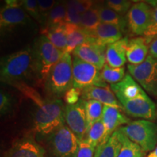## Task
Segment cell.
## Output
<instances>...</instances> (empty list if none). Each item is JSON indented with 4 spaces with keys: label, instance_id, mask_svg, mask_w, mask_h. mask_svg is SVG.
<instances>
[{
    "label": "cell",
    "instance_id": "cell-1",
    "mask_svg": "<svg viewBox=\"0 0 157 157\" xmlns=\"http://www.w3.org/2000/svg\"><path fill=\"white\" fill-rule=\"evenodd\" d=\"M13 87L34 103L37 107L34 115V129L42 135H50L64 124L65 107L60 99L43 98L36 90L21 82Z\"/></svg>",
    "mask_w": 157,
    "mask_h": 157
},
{
    "label": "cell",
    "instance_id": "cell-2",
    "mask_svg": "<svg viewBox=\"0 0 157 157\" xmlns=\"http://www.w3.org/2000/svg\"><path fill=\"white\" fill-rule=\"evenodd\" d=\"M30 76H34L32 50L27 48L2 58L0 78L5 83L14 86Z\"/></svg>",
    "mask_w": 157,
    "mask_h": 157
},
{
    "label": "cell",
    "instance_id": "cell-3",
    "mask_svg": "<svg viewBox=\"0 0 157 157\" xmlns=\"http://www.w3.org/2000/svg\"><path fill=\"white\" fill-rule=\"evenodd\" d=\"M74 87L73 66L70 53L64 52L60 60L51 68L43 88L48 98L60 99Z\"/></svg>",
    "mask_w": 157,
    "mask_h": 157
},
{
    "label": "cell",
    "instance_id": "cell-4",
    "mask_svg": "<svg viewBox=\"0 0 157 157\" xmlns=\"http://www.w3.org/2000/svg\"><path fill=\"white\" fill-rule=\"evenodd\" d=\"M31 50L34 61V78L38 84L43 86L51 68L60 60L64 52L55 47L43 35L35 40Z\"/></svg>",
    "mask_w": 157,
    "mask_h": 157
},
{
    "label": "cell",
    "instance_id": "cell-5",
    "mask_svg": "<svg viewBox=\"0 0 157 157\" xmlns=\"http://www.w3.org/2000/svg\"><path fill=\"white\" fill-rule=\"evenodd\" d=\"M144 152L153 151L157 146V124L147 119L130 121L119 129Z\"/></svg>",
    "mask_w": 157,
    "mask_h": 157
},
{
    "label": "cell",
    "instance_id": "cell-6",
    "mask_svg": "<svg viewBox=\"0 0 157 157\" xmlns=\"http://www.w3.org/2000/svg\"><path fill=\"white\" fill-rule=\"evenodd\" d=\"M129 74L145 91L157 97V58L148 55L143 63L128 64Z\"/></svg>",
    "mask_w": 157,
    "mask_h": 157
},
{
    "label": "cell",
    "instance_id": "cell-7",
    "mask_svg": "<svg viewBox=\"0 0 157 157\" xmlns=\"http://www.w3.org/2000/svg\"><path fill=\"white\" fill-rule=\"evenodd\" d=\"M79 140L65 124L50 134V148L56 157H76Z\"/></svg>",
    "mask_w": 157,
    "mask_h": 157
},
{
    "label": "cell",
    "instance_id": "cell-8",
    "mask_svg": "<svg viewBox=\"0 0 157 157\" xmlns=\"http://www.w3.org/2000/svg\"><path fill=\"white\" fill-rule=\"evenodd\" d=\"M74 87L83 90L90 86L105 87L108 84L101 77V70L76 56L72 58Z\"/></svg>",
    "mask_w": 157,
    "mask_h": 157
},
{
    "label": "cell",
    "instance_id": "cell-9",
    "mask_svg": "<svg viewBox=\"0 0 157 157\" xmlns=\"http://www.w3.org/2000/svg\"><path fill=\"white\" fill-rule=\"evenodd\" d=\"M154 7L146 3H135L127 13V27L132 34L144 36L151 25L154 18Z\"/></svg>",
    "mask_w": 157,
    "mask_h": 157
},
{
    "label": "cell",
    "instance_id": "cell-10",
    "mask_svg": "<svg viewBox=\"0 0 157 157\" xmlns=\"http://www.w3.org/2000/svg\"><path fill=\"white\" fill-rule=\"evenodd\" d=\"M118 101L123 111L130 117L147 120L157 119L156 104L152 101L145 91L131 99H119Z\"/></svg>",
    "mask_w": 157,
    "mask_h": 157
},
{
    "label": "cell",
    "instance_id": "cell-11",
    "mask_svg": "<svg viewBox=\"0 0 157 157\" xmlns=\"http://www.w3.org/2000/svg\"><path fill=\"white\" fill-rule=\"evenodd\" d=\"M64 119L68 128L76 135L78 140H83L87 131L85 101L81 98L77 103L66 105L64 110Z\"/></svg>",
    "mask_w": 157,
    "mask_h": 157
},
{
    "label": "cell",
    "instance_id": "cell-12",
    "mask_svg": "<svg viewBox=\"0 0 157 157\" xmlns=\"http://www.w3.org/2000/svg\"><path fill=\"white\" fill-rule=\"evenodd\" d=\"M105 49L106 47L102 46L96 42H87L78 46L72 54L101 71L104 65L106 63Z\"/></svg>",
    "mask_w": 157,
    "mask_h": 157
},
{
    "label": "cell",
    "instance_id": "cell-13",
    "mask_svg": "<svg viewBox=\"0 0 157 157\" xmlns=\"http://www.w3.org/2000/svg\"><path fill=\"white\" fill-rule=\"evenodd\" d=\"M31 19L27 12L22 7H10L4 6L0 11L1 31H9L19 25L31 23Z\"/></svg>",
    "mask_w": 157,
    "mask_h": 157
},
{
    "label": "cell",
    "instance_id": "cell-14",
    "mask_svg": "<svg viewBox=\"0 0 157 157\" xmlns=\"http://www.w3.org/2000/svg\"><path fill=\"white\" fill-rule=\"evenodd\" d=\"M7 157H45V151L32 137H23L12 146Z\"/></svg>",
    "mask_w": 157,
    "mask_h": 157
},
{
    "label": "cell",
    "instance_id": "cell-15",
    "mask_svg": "<svg viewBox=\"0 0 157 157\" xmlns=\"http://www.w3.org/2000/svg\"><path fill=\"white\" fill-rule=\"evenodd\" d=\"M82 99L84 101L95 100L104 105L115 107L122 109L120 103L116 97L115 94L111 90V86H90L82 90Z\"/></svg>",
    "mask_w": 157,
    "mask_h": 157
},
{
    "label": "cell",
    "instance_id": "cell-16",
    "mask_svg": "<svg viewBox=\"0 0 157 157\" xmlns=\"http://www.w3.org/2000/svg\"><path fill=\"white\" fill-rule=\"evenodd\" d=\"M148 44L145 36H136L129 39L126 46V57L129 64H140L146 60L149 52Z\"/></svg>",
    "mask_w": 157,
    "mask_h": 157
},
{
    "label": "cell",
    "instance_id": "cell-17",
    "mask_svg": "<svg viewBox=\"0 0 157 157\" xmlns=\"http://www.w3.org/2000/svg\"><path fill=\"white\" fill-rule=\"evenodd\" d=\"M102 120L103 121L106 132V140L115 131L121 127L130 122V119L121 112L120 109L115 107L104 105Z\"/></svg>",
    "mask_w": 157,
    "mask_h": 157
},
{
    "label": "cell",
    "instance_id": "cell-18",
    "mask_svg": "<svg viewBox=\"0 0 157 157\" xmlns=\"http://www.w3.org/2000/svg\"><path fill=\"white\" fill-rule=\"evenodd\" d=\"M124 31L119 25L111 23H101L94 31L93 36L95 37L96 43L107 47L120 40L123 37Z\"/></svg>",
    "mask_w": 157,
    "mask_h": 157
},
{
    "label": "cell",
    "instance_id": "cell-19",
    "mask_svg": "<svg viewBox=\"0 0 157 157\" xmlns=\"http://www.w3.org/2000/svg\"><path fill=\"white\" fill-rule=\"evenodd\" d=\"M111 88L118 100L131 99L144 92L141 86L130 74H127L121 82L111 84Z\"/></svg>",
    "mask_w": 157,
    "mask_h": 157
},
{
    "label": "cell",
    "instance_id": "cell-20",
    "mask_svg": "<svg viewBox=\"0 0 157 157\" xmlns=\"http://www.w3.org/2000/svg\"><path fill=\"white\" fill-rule=\"evenodd\" d=\"M129 39L124 37L113 44L108 45L105 49L106 63L113 68L124 67L127 61L126 46Z\"/></svg>",
    "mask_w": 157,
    "mask_h": 157
},
{
    "label": "cell",
    "instance_id": "cell-21",
    "mask_svg": "<svg viewBox=\"0 0 157 157\" xmlns=\"http://www.w3.org/2000/svg\"><path fill=\"white\" fill-rule=\"evenodd\" d=\"M68 44L66 52L72 53L78 46L87 42H96L95 36H92L78 25L66 23Z\"/></svg>",
    "mask_w": 157,
    "mask_h": 157
},
{
    "label": "cell",
    "instance_id": "cell-22",
    "mask_svg": "<svg viewBox=\"0 0 157 157\" xmlns=\"http://www.w3.org/2000/svg\"><path fill=\"white\" fill-rule=\"evenodd\" d=\"M41 34L46 36L51 43L60 50L66 52L67 49L68 38L65 24L45 25L40 31Z\"/></svg>",
    "mask_w": 157,
    "mask_h": 157
},
{
    "label": "cell",
    "instance_id": "cell-23",
    "mask_svg": "<svg viewBox=\"0 0 157 157\" xmlns=\"http://www.w3.org/2000/svg\"><path fill=\"white\" fill-rule=\"evenodd\" d=\"M121 146L119 132L117 130L96 148L95 157H117Z\"/></svg>",
    "mask_w": 157,
    "mask_h": 157
},
{
    "label": "cell",
    "instance_id": "cell-24",
    "mask_svg": "<svg viewBox=\"0 0 157 157\" xmlns=\"http://www.w3.org/2000/svg\"><path fill=\"white\" fill-rule=\"evenodd\" d=\"M98 7L99 10V15L101 23H111V24L119 25L122 29L124 32H125L127 26L126 17L119 15V13L113 10L107 5H100Z\"/></svg>",
    "mask_w": 157,
    "mask_h": 157
},
{
    "label": "cell",
    "instance_id": "cell-25",
    "mask_svg": "<svg viewBox=\"0 0 157 157\" xmlns=\"http://www.w3.org/2000/svg\"><path fill=\"white\" fill-rule=\"evenodd\" d=\"M101 23L98 7L93 5L91 8L82 14L79 26L93 36L94 31Z\"/></svg>",
    "mask_w": 157,
    "mask_h": 157
},
{
    "label": "cell",
    "instance_id": "cell-26",
    "mask_svg": "<svg viewBox=\"0 0 157 157\" xmlns=\"http://www.w3.org/2000/svg\"><path fill=\"white\" fill-rule=\"evenodd\" d=\"M119 132L121 146L117 157H144L145 152L138 145L129 140L119 130Z\"/></svg>",
    "mask_w": 157,
    "mask_h": 157
},
{
    "label": "cell",
    "instance_id": "cell-27",
    "mask_svg": "<svg viewBox=\"0 0 157 157\" xmlns=\"http://www.w3.org/2000/svg\"><path fill=\"white\" fill-rule=\"evenodd\" d=\"M84 138L87 139L90 143H92L95 147H98L101 143L106 140L105 127L102 119L96 121L90 127Z\"/></svg>",
    "mask_w": 157,
    "mask_h": 157
},
{
    "label": "cell",
    "instance_id": "cell-28",
    "mask_svg": "<svg viewBox=\"0 0 157 157\" xmlns=\"http://www.w3.org/2000/svg\"><path fill=\"white\" fill-rule=\"evenodd\" d=\"M103 106V104L95 101V100L85 101L86 114H87V130L93 124H95L96 121H99L100 119H102Z\"/></svg>",
    "mask_w": 157,
    "mask_h": 157
},
{
    "label": "cell",
    "instance_id": "cell-29",
    "mask_svg": "<svg viewBox=\"0 0 157 157\" xmlns=\"http://www.w3.org/2000/svg\"><path fill=\"white\" fill-rule=\"evenodd\" d=\"M66 4L63 2L57 3L56 6L51 10L46 18V25H62L66 23Z\"/></svg>",
    "mask_w": 157,
    "mask_h": 157
},
{
    "label": "cell",
    "instance_id": "cell-30",
    "mask_svg": "<svg viewBox=\"0 0 157 157\" xmlns=\"http://www.w3.org/2000/svg\"><path fill=\"white\" fill-rule=\"evenodd\" d=\"M101 77L106 83L111 84L118 83L124 78L125 69L124 67L113 68L105 63L101 71Z\"/></svg>",
    "mask_w": 157,
    "mask_h": 157
},
{
    "label": "cell",
    "instance_id": "cell-31",
    "mask_svg": "<svg viewBox=\"0 0 157 157\" xmlns=\"http://www.w3.org/2000/svg\"><path fill=\"white\" fill-rule=\"evenodd\" d=\"M108 7L121 15H124L132 7L130 0H105Z\"/></svg>",
    "mask_w": 157,
    "mask_h": 157
},
{
    "label": "cell",
    "instance_id": "cell-32",
    "mask_svg": "<svg viewBox=\"0 0 157 157\" xmlns=\"http://www.w3.org/2000/svg\"><path fill=\"white\" fill-rule=\"evenodd\" d=\"M23 7L27 13L39 23H44V19L39 11L37 0H24Z\"/></svg>",
    "mask_w": 157,
    "mask_h": 157
},
{
    "label": "cell",
    "instance_id": "cell-33",
    "mask_svg": "<svg viewBox=\"0 0 157 157\" xmlns=\"http://www.w3.org/2000/svg\"><path fill=\"white\" fill-rule=\"evenodd\" d=\"M96 148L87 139L84 138L79 141L76 157H95Z\"/></svg>",
    "mask_w": 157,
    "mask_h": 157
},
{
    "label": "cell",
    "instance_id": "cell-34",
    "mask_svg": "<svg viewBox=\"0 0 157 157\" xmlns=\"http://www.w3.org/2000/svg\"><path fill=\"white\" fill-rule=\"evenodd\" d=\"M82 90L76 87H71L66 92L63 96L64 101L67 105H73L77 103L82 98Z\"/></svg>",
    "mask_w": 157,
    "mask_h": 157
},
{
    "label": "cell",
    "instance_id": "cell-35",
    "mask_svg": "<svg viewBox=\"0 0 157 157\" xmlns=\"http://www.w3.org/2000/svg\"><path fill=\"white\" fill-rule=\"evenodd\" d=\"M66 4L73 6L81 14L88 10L94 5L93 0H67Z\"/></svg>",
    "mask_w": 157,
    "mask_h": 157
},
{
    "label": "cell",
    "instance_id": "cell-36",
    "mask_svg": "<svg viewBox=\"0 0 157 157\" xmlns=\"http://www.w3.org/2000/svg\"><path fill=\"white\" fill-rule=\"evenodd\" d=\"M66 10H67V15H66V23L79 25L80 23H81V19H82L81 13H78V12L74 8L73 6L67 5V4H66Z\"/></svg>",
    "mask_w": 157,
    "mask_h": 157
},
{
    "label": "cell",
    "instance_id": "cell-37",
    "mask_svg": "<svg viewBox=\"0 0 157 157\" xmlns=\"http://www.w3.org/2000/svg\"><path fill=\"white\" fill-rule=\"evenodd\" d=\"M12 98L8 93L3 92L0 93V112L2 115H5L9 113L12 109Z\"/></svg>",
    "mask_w": 157,
    "mask_h": 157
},
{
    "label": "cell",
    "instance_id": "cell-38",
    "mask_svg": "<svg viewBox=\"0 0 157 157\" xmlns=\"http://www.w3.org/2000/svg\"><path fill=\"white\" fill-rule=\"evenodd\" d=\"M37 2L39 11L45 22L48 13L56 6L57 2L56 0H37Z\"/></svg>",
    "mask_w": 157,
    "mask_h": 157
},
{
    "label": "cell",
    "instance_id": "cell-39",
    "mask_svg": "<svg viewBox=\"0 0 157 157\" xmlns=\"http://www.w3.org/2000/svg\"><path fill=\"white\" fill-rule=\"evenodd\" d=\"M156 35H157V6L154 8V18H153L151 25L146 31L144 36L146 37L149 44V41L151 40V39H152Z\"/></svg>",
    "mask_w": 157,
    "mask_h": 157
},
{
    "label": "cell",
    "instance_id": "cell-40",
    "mask_svg": "<svg viewBox=\"0 0 157 157\" xmlns=\"http://www.w3.org/2000/svg\"><path fill=\"white\" fill-rule=\"evenodd\" d=\"M149 55L157 58V35L149 41Z\"/></svg>",
    "mask_w": 157,
    "mask_h": 157
},
{
    "label": "cell",
    "instance_id": "cell-41",
    "mask_svg": "<svg viewBox=\"0 0 157 157\" xmlns=\"http://www.w3.org/2000/svg\"><path fill=\"white\" fill-rule=\"evenodd\" d=\"M5 6L10 7H21L23 5L24 0H4Z\"/></svg>",
    "mask_w": 157,
    "mask_h": 157
},
{
    "label": "cell",
    "instance_id": "cell-42",
    "mask_svg": "<svg viewBox=\"0 0 157 157\" xmlns=\"http://www.w3.org/2000/svg\"><path fill=\"white\" fill-rule=\"evenodd\" d=\"M132 2L138 3V2H143L146 3L148 5L152 6L153 7H156L157 6V0H130Z\"/></svg>",
    "mask_w": 157,
    "mask_h": 157
},
{
    "label": "cell",
    "instance_id": "cell-43",
    "mask_svg": "<svg viewBox=\"0 0 157 157\" xmlns=\"http://www.w3.org/2000/svg\"><path fill=\"white\" fill-rule=\"evenodd\" d=\"M148 157H157V146L155 148V149L153 151H151L149 154Z\"/></svg>",
    "mask_w": 157,
    "mask_h": 157
},
{
    "label": "cell",
    "instance_id": "cell-44",
    "mask_svg": "<svg viewBox=\"0 0 157 157\" xmlns=\"http://www.w3.org/2000/svg\"><path fill=\"white\" fill-rule=\"evenodd\" d=\"M104 1H105V0H93L94 5L100 6V5H100V4H101L102 2H103Z\"/></svg>",
    "mask_w": 157,
    "mask_h": 157
},
{
    "label": "cell",
    "instance_id": "cell-45",
    "mask_svg": "<svg viewBox=\"0 0 157 157\" xmlns=\"http://www.w3.org/2000/svg\"><path fill=\"white\" fill-rule=\"evenodd\" d=\"M59 2H63V3H66L67 0H58Z\"/></svg>",
    "mask_w": 157,
    "mask_h": 157
},
{
    "label": "cell",
    "instance_id": "cell-46",
    "mask_svg": "<svg viewBox=\"0 0 157 157\" xmlns=\"http://www.w3.org/2000/svg\"><path fill=\"white\" fill-rule=\"evenodd\" d=\"M156 109H157V103H156Z\"/></svg>",
    "mask_w": 157,
    "mask_h": 157
}]
</instances>
